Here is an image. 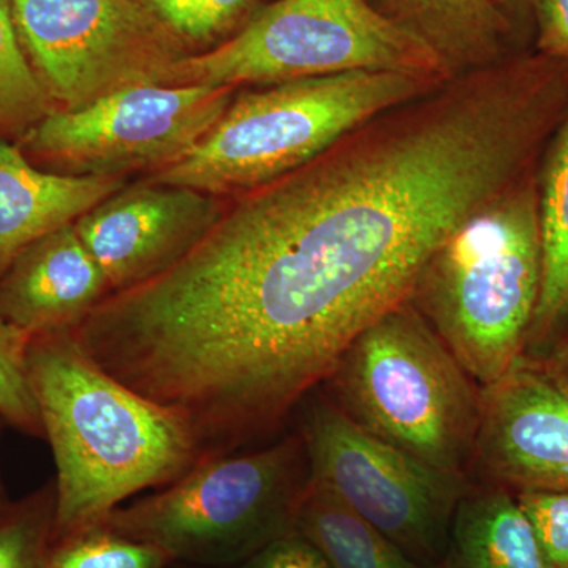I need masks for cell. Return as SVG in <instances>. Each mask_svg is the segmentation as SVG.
I'll use <instances>...</instances> for the list:
<instances>
[{
	"mask_svg": "<svg viewBox=\"0 0 568 568\" xmlns=\"http://www.w3.org/2000/svg\"><path fill=\"white\" fill-rule=\"evenodd\" d=\"M190 55L231 39L256 13L260 0H140Z\"/></svg>",
	"mask_w": 568,
	"mask_h": 568,
	"instance_id": "ffe728a7",
	"label": "cell"
},
{
	"mask_svg": "<svg viewBox=\"0 0 568 568\" xmlns=\"http://www.w3.org/2000/svg\"><path fill=\"white\" fill-rule=\"evenodd\" d=\"M294 530L331 568H424L342 499L310 480Z\"/></svg>",
	"mask_w": 568,
	"mask_h": 568,
	"instance_id": "ac0fdd59",
	"label": "cell"
},
{
	"mask_svg": "<svg viewBox=\"0 0 568 568\" xmlns=\"http://www.w3.org/2000/svg\"><path fill=\"white\" fill-rule=\"evenodd\" d=\"M31 339L0 316V416L24 432L41 435L43 424L29 375Z\"/></svg>",
	"mask_w": 568,
	"mask_h": 568,
	"instance_id": "603a6c76",
	"label": "cell"
},
{
	"mask_svg": "<svg viewBox=\"0 0 568 568\" xmlns=\"http://www.w3.org/2000/svg\"><path fill=\"white\" fill-rule=\"evenodd\" d=\"M388 21L424 41L452 77L506 61L510 21L495 0H368Z\"/></svg>",
	"mask_w": 568,
	"mask_h": 568,
	"instance_id": "9a60e30c",
	"label": "cell"
},
{
	"mask_svg": "<svg viewBox=\"0 0 568 568\" xmlns=\"http://www.w3.org/2000/svg\"><path fill=\"white\" fill-rule=\"evenodd\" d=\"M125 186L112 175H63L36 166L20 145L0 141V276L11 261L43 235Z\"/></svg>",
	"mask_w": 568,
	"mask_h": 568,
	"instance_id": "5bb4252c",
	"label": "cell"
},
{
	"mask_svg": "<svg viewBox=\"0 0 568 568\" xmlns=\"http://www.w3.org/2000/svg\"><path fill=\"white\" fill-rule=\"evenodd\" d=\"M301 436L248 452L205 458L153 495L108 515L102 528L162 549L194 567L241 566L294 532L308 487Z\"/></svg>",
	"mask_w": 568,
	"mask_h": 568,
	"instance_id": "8992f818",
	"label": "cell"
},
{
	"mask_svg": "<svg viewBox=\"0 0 568 568\" xmlns=\"http://www.w3.org/2000/svg\"><path fill=\"white\" fill-rule=\"evenodd\" d=\"M324 384L354 424L425 465L463 474L474 458L480 392L410 301L366 327Z\"/></svg>",
	"mask_w": 568,
	"mask_h": 568,
	"instance_id": "5b68a950",
	"label": "cell"
},
{
	"mask_svg": "<svg viewBox=\"0 0 568 568\" xmlns=\"http://www.w3.org/2000/svg\"><path fill=\"white\" fill-rule=\"evenodd\" d=\"M351 71L455 78L368 0H276L219 47L182 59L170 85L256 88Z\"/></svg>",
	"mask_w": 568,
	"mask_h": 568,
	"instance_id": "52a82bcc",
	"label": "cell"
},
{
	"mask_svg": "<svg viewBox=\"0 0 568 568\" xmlns=\"http://www.w3.org/2000/svg\"><path fill=\"white\" fill-rule=\"evenodd\" d=\"M302 403L298 436L308 480L342 499L418 566L439 567L455 510L469 491L465 476L425 465L369 435L328 396L312 392Z\"/></svg>",
	"mask_w": 568,
	"mask_h": 568,
	"instance_id": "ba28073f",
	"label": "cell"
},
{
	"mask_svg": "<svg viewBox=\"0 0 568 568\" xmlns=\"http://www.w3.org/2000/svg\"><path fill=\"white\" fill-rule=\"evenodd\" d=\"M526 511L551 568H568V488L521 489Z\"/></svg>",
	"mask_w": 568,
	"mask_h": 568,
	"instance_id": "cb8c5ba5",
	"label": "cell"
},
{
	"mask_svg": "<svg viewBox=\"0 0 568 568\" xmlns=\"http://www.w3.org/2000/svg\"><path fill=\"white\" fill-rule=\"evenodd\" d=\"M536 174L541 284L528 345L541 346L568 315V104Z\"/></svg>",
	"mask_w": 568,
	"mask_h": 568,
	"instance_id": "e0dca14e",
	"label": "cell"
},
{
	"mask_svg": "<svg viewBox=\"0 0 568 568\" xmlns=\"http://www.w3.org/2000/svg\"><path fill=\"white\" fill-rule=\"evenodd\" d=\"M22 50L55 108L134 85H170L189 58L140 0H11Z\"/></svg>",
	"mask_w": 568,
	"mask_h": 568,
	"instance_id": "9c48e42d",
	"label": "cell"
},
{
	"mask_svg": "<svg viewBox=\"0 0 568 568\" xmlns=\"http://www.w3.org/2000/svg\"><path fill=\"white\" fill-rule=\"evenodd\" d=\"M110 295L74 223L26 246L0 276V316L31 336L70 331Z\"/></svg>",
	"mask_w": 568,
	"mask_h": 568,
	"instance_id": "4fadbf2b",
	"label": "cell"
},
{
	"mask_svg": "<svg viewBox=\"0 0 568 568\" xmlns=\"http://www.w3.org/2000/svg\"><path fill=\"white\" fill-rule=\"evenodd\" d=\"M224 197L145 181L123 186L81 215L74 230L102 267L110 294L170 271L219 222Z\"/></svg>",
	"mask_w": 568,
	"mask_h": 568,
	"instance_id": "8fae6325",
	"label": "cell"
},
{
	"mask_svg": "<svg viewBox=\"0 0 568 568\" xmlns=\"http://www.w3.org/2000/svg\"><path fill=\"white\" fill-rule=\"evenodd\" d=\"M499 10L506 14L511 28L515 22L525 20L529 11H532V0H495Z\"/></svg>",
	"mask_w": 568,
	"mask_h": 568,
	"instance_id": "4316f807",
	"label": "cell"
},
{
	"mask_svg": "<svg viewBox=\"0 0 568 568\" xmlns=\"http://www.w3.org/2000/svg\"><path fill=\"white\" fill-rule=\"evenodd\" d=\"M474 458L521 489L568 488V386L547 365L518 362L480 390Z\"/></svg>",
	"mask_w": 568,
	"mask_h": 568,
	"instance_id": "7c38bea8",
	"label": "cell"
},
{
	"mask_svg": "<svg viewBox=\"0 0 568 568\" xmlns=\"http://www.w3.org/2000/svg\"><path fill=\"white\" fill-rule=\"evenodd\" d=\"M171 562L162 549L99 526L55 541L48 568H166Z\"/></svg>",
	"mask_w": 568,
	"mask_h": 568,
	"instance_id": "44dd1931",
	"label": "cell"
},
{
	"mask_svg": "<svg viewBox=\"0 0 568 568\" xmlns=\"http://www.w3.org/2000/svg\"><path fill=\"white\" fill-rule=\"evenodd\" d=\"M424 264L394 183L317 156L235 196L170 271L108 295L71 332L212 458L275 428L324 384L366 327L409 301Z\"/></svg>",
	"mask_w": 568,
	"mask_h": 568,
	"instance_id": "6da1fadb",
	"label": "cell"
},
{
	"mask_svg": "<svg viewBox=\"0 0 568 568\" xmlns=\"http://www.w3.org/2000/svg\"><path fill=\"white\" fill-rule=\"evenodd\" d=\"M29 375L54 455V544L99 528L123 500L204 459L181 418L100 368L73 332L32 336Z\"/></svg>",
	"mask_w": 568,
	"mask_h": 568,
	"instance_id": "7a4b0ae2",
	"label": "cell"
},
{
	"mask_svg": "<svg viewBox=\"0 0 568 568\" xmlns=\"http://www.w3.org/2000/svg\"><path fill=\"white\" fill-rule=\"evenodd\" d=\"M532 13L540 54L568 62V0H532Z\"/></svg>",
	"mask_w": 568,
	"mask_h": 568,
	"instance_id": "484cf974",
	"label": "cell"
},
{
	"mask_svg": "<svg viewBox=\"0 0 568 568\" xmlns=\"http://www.w3.org/2000/svg\"><path fill=\"white\" fill-rule=\"evenodd\" d=\"M237 568H331L320 551L298 532L272 541Z\"/></svg>",
	"mask_w": 568,
	"mask_h": 568,
	"instance_id": "d4e9b609",
	"label": "cell"
},
{
	"mask_svg": "<svg viewBox=\"0 0 568 568\" xmlns=\"http://www.w3.org/2000/svg\"><path fill=\"white\" fill-rule=\"evenodd\" d=\"M54 515L55 491L0 514V568H48Z\"/></svg>",
	"mask_w": 568,
	"mask_h": 568,
	"instance_id": "7402d4cb",
	"label": "cell"
},
{
	"mask_svg": "<svg viewBox=\"0 0 568 568\" xmlns=\"http://www.w3.org/2000/svg\"><path fill=\"white\" fill-rule=\"evenodd\" d=\"M55 110L22 50L11 0H0V141L21 140Z\"/></svg>",
	"mask_w": 568,
	"mask_h": 568,
	"instance_id": "d6986e66",
	"label": "cell"
},
{
	"mask_svg": "<svg viewBox=\"0 0 568 568\" xmlns=\"http://www.w3.org/2000/svg\"><path fill=\"white\" fill-rule=\"evenodd\" d=\"M440 568H551L517 496L489 488L466 493L452 519Z\"/></svg>",
	"mask_w": 568,
	"mask_h": 568,
	"instance_id": "2e32d148",
	"label": "cell"
},
{
	"mask_svg": "<svg viewBox=\"0 0 568 568\" xmlns=\"http://www.w3.org/2000/svg\"><path fill=\"white\" fill-rule=\"evenodd\" d=\"M235 88L148 84L123 89L74 111L55 110L17 144L36 166L63 175L163 170L219 122Z\"/></svg>",
	"mask_w": 568,
	"mask_h": 568,
	"instance_id": "30bf717a",
	"label": "cell"
},
{
	"mask_svg": "<svg viewBox=\"0 0 568 568\" xmlns=\"http://www.w3.org/2000/svg\"><path fill=\"white\" fill-rule=\"evenodd\" d=\"M447 81L351 71L242 89L192 151L148 181L239 196L305 166L357 126Z\"/></svg>",
	"mask_w": 568,
	"mask_h": 568,
	"instance_id": "3957f363",
	"label": "cell"
},
{
	"mask_svg": "<svg viewBox=\"0 0 568 568\" xmlns=\"http://www.w3.org/2000/svg\"><path fill=\"white\" fill-rule=\"evenodd\" d=\"M547 368L568 386V342L559 346L549 358Z\"/></svg>",
	"mask_w": 568,
	"mask_h": 568,
	"instance_id": "83f0119b",
	"label": "cell"
},
{
	"mask_svg": "<svg viewBox=\"0 0 568 568\" xmlns=\"http://www.w3.org/2000/svg\"><path fill=\"white\" fill-rule=\"evenodd\" d=\"M433 568H440V567H433Z\"/></svg>",
	"mask_w": 568,
	"mask_h": 568,
	"instance_id": "f1b7e54d",
	"label": "cell"
},
{
	"mask_svg": "<svg viewBox=\"0 0 568 568\" xmlns=\"http://www.w3.org/2000/svg\"><path fill=\"white\" fill-rule=\"evenodd\" d=\"M536 174L466 220L429 257L409 301L481 387L523 358L540 294Z\"/></svg>",
	"mask_w": 568,
	"mask_h": 568,
	"instance_id": "277c9868",
	"label": "cell"
}]
</instances>
